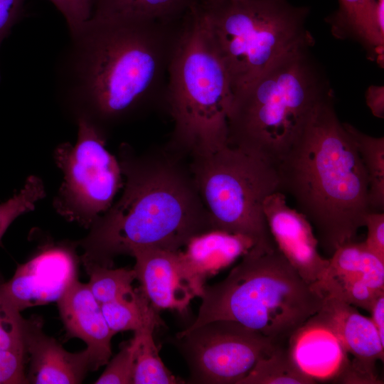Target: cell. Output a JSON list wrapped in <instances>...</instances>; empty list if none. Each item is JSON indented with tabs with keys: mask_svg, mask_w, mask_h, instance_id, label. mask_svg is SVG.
Masks as SVG:
<instances>
[{
	"mask_svg": "<svg viewBox=\"0 0 384 384\" xmlns=\"http://www.w3.org/2000/svg\"><path fill=\"white\" fill-rule=\"evenodd\" d=\"M120 165L126 176L122 196L78 242L85 269L111 267L116 257L140 248L180 250L192 238L215 229L191 174L176 164L128 157Z\"/></svg>",
	"mask_w": 384,
	"mask_h": 384,
	"instance_id": "cell-1",
	"label": "cell"
},
{
	"mask_svg": "<svg viewBox=\"0 0 384 384\" xmlns=\"http://www.w3.org/2000/svg\"><path fill=\"white\" fill-rule=\"evenodd\" d=\"M23 343L30 366L27 383H80L91 369L86 349L67 351L55 338L43 331V321L36 316L24 320Z\"/></svg>",
	"mask_w": 384,
	"mask_h": 384,
	"instance_id": "cell-15",
	"label": "cell"
},
{
	"mask_svg": "<svg viewBox=\"0 0 384 384\" xmlns=\"http://www.w3.org/2000/svg\"><path fill=\"white\" fill-rule=\"evenodd\" d=\"M329 261L324 273L357 279L376 291H384V261L363 242L353 240L341 245Z\"/></svg>",
	"mask_w": 384,
	"mask_h": 384,
	"instance_id": "cell-21",
	"label": "cell"
},
{
	"mask_svg": "<svg viewBox=\"0 0 384 384\" xmlns=\"http://www.w3.org/2000/svg\"><path fill=\"white\" fill-rule=\"evenodd\" d=\"M26 358L23 351L0 349V384L27 383Z\"/></svg>",
	"mask_w": 384,
	"mask_h": 384,
	"instance_id": "cell-31",
	"label": "cell"
},
{
	"mask_svg": "<svg viewBox=\"0 0 384 384\" xmlns=\"http://www.w3.org/2000/svg\"><path fill=\"white\" fill-rule=\"evenodd\" d=\"M173 342L188 367V383L196 384H238L260 358L284 343L225 319L185 329Z\"/></svg>",
	"mask_w": 384,
	"mask_h": 384,
	"instance_id": "cell-10",
	"label": "cell"
},
{
	"mask_svg": "<svg viewBox=\"0 0 384 384\" xmlns=\"http://www.w3.org/2000/svg\"><path fill=\"white\" fill-rule=\"evenodd\" d=\"M366 104L372 114L378 118L384 117L383 86L371 85L366 93Z\"/></svg>",
	"mask_w": 384,
	"mask_h": 384,
	"instance_id": "cell-34",
	"label": "cell"
},
{
	"mask_svg": "<svg viewBox=\"0 0 384 384\" xmlns=\"http://www.w3.org/2000/svg\"><path fill=\"white\" fill-rule=\"evenodd\" d=\"M200 298L198 316L186 330L232 320L279 342L288 341L324 302L277 247L258 246L245 253L223 280L205 284Z\"/></svg>",
	"mask_w": 384,
	"mask_h": 384,
	"instance_id": "cell-5",
	"label": "cell"
},
{
	"mask_svg": "<svg viewBox=\"0 0 384 384\" xmlns=\"http://www.w3.org/2000/svg\"><path fill=\"white\" fill-rule=\"evenodd\" d=\"M106 322L115 334L125 331H139L146 326L162 324L157 310L142 291L135 289L130 295L100 304Z\"/></svg>",
	"mask_w": 384,
	"mask_h": 384,
	"instance_id": "cell-22",
	"label": "cell"
},
{
	"mask_svg": "<svg viewBox=\"0 0 384 384\" xmlns=\"http://www.w3.org/2000/svg\"><path fill=\"white\" fill-rule=\"evenodd\" d=\"M233 94L198 1L183 18L163 100L174 122L173 143L192 156L228 144Z\"/></svg>",
	"mask_w": 384,
	"mask_h": 384,
	"instance_id": "cell-6",
	"label": "cell"
},
{
	"mask_svg": "<svg viewBox=\"0 0 384 384\" xmlns=\"http://www.w3.org/2000/svg\"><path fill=\"white\" fill-rule=\"evenodd\" d=\"M183 19L90 18L73 38L76 90L91 114L111 122L163 100Z\"/></svg>",
	"mask_w": 384,
	"mask_h": 384,
	"instance_id": "cell-3",
	"label": "cell"
},
{
	"mask_svg": "<svg viewBox=\"0 0 384 384\" xmlns=\"http://www.w3.org/2000/svg\"><path fill=\"white\" fill-rule=\"evenodd\" d=\"M26 0H0V45L18 20Z\"/></svg>",
	"mask_w": 384,
	"mask_h": 384,
	"instance_id": "cell-33",
	"label": "cell"
},
{
	"mask_svg": "<svg viewBox=\"0 0 384 384\" xmlns=\"http://www.w3.org/2000/svg\"><path fill=\"white\" fill-rule=\"evenodd\" d=\"M131 256L140 289L157 311L183 312L194 297L202 295L205 280L191 269L182 251L145 247Z\"/></svg>",
	"mask_w": 384,
	"mask_h": 384,
	"instance_id": "cell-12",
	"label": "cell"
},
{
	"mask_svg": "<svg viewBox=\"0 0 384 384\" xmlns=\"http://www.w3.org/2000/svg\"><path fill=\"white\" fill-rule=\"evenodd\" d=\"M233 94L289 51L314 45L309 8L288 0H198Z\"/></svg>",
	"mask_w": 384,
	"mask_h": 384,
	"instance_id": "cell-7",
	"label": "cell"
},
{
	"mask_svg": "<svg viewBox=\"0 0 384 384\" xmlns=\"http://www.w3.org/2000/svg\"><path fill=\"white\" fill-rule=\"evenodd\" d=\"M310 47L284 54L233 95L228 144L276 166L321 104L334 96Z\"/></svg>",
	"mask_w": 384,
	"mask_h": 384,
	"instance_id": "cell-4",
	"label": "cell"
},
{
	"mask_svg": "<svg viewBox=\"0 0 384 384\" xmlns=\"http://www.w3.org/2000/svg\"><path fill=\"white\" fill-rule=\"evenodd\" d=\"M75 246L63 243L43 246L5 282V292L20 311L57 302L77 279Z\"/></svg>",
	"mask_w": 384,
	"mask_h": 384,
	"instance_id": "cell-11",
	"label": "cell"
},
{
	"mask_svg": "<svg viewBox=\"0 0 384 384\" xmlns=\"http://www.w3.org/2000/svg\"><path fill=\"white\" fill-rule=\"evenodd\" d=\"M263 211L277 249L309 284L316 282L329 261L318 251V240L310 222L288 206L286 195L280 191L265 198Z\"/></svg>",
	"mask_w": 384,
	"mask_h": 384,
	"instance_id": "cell-14",
	"label": "cell"
},
{
	"mask_svg": "<svg viewBox=\"0 0 384 384\" xmlns=\"http://www.w3.org/2000/svg\"><path fill=\"white\" fill-rule=\"evenodd\" d=\"M155 328V326L149 325L135 331L139 335V341L136 351L132 383H183L162 362L153 338Z\"/></svg>",
	"mask_w": 384,
	"mask_h": 384,
	"instance_id": "cell-25",
	"label": "cell"
},
{
	"mask_svg": "<svg viewBox=\"0 0 384 384\" xmlns=\"http://www.w3.org/2000/svg\"><path fill=\"white\" fill-rule=\"evenodd\" d=\"M5 282L0 273V349L25 352L23 343L25 319L7 297Z\"/></svg>",
	"mask_w": 384,
	"mask_h": 384,
	"instance_id": "cell-28",
	"label": "cell"
},
{
	"mask_svg": "<svg viewBox=\"0 0 384 384\" xmlns=\"http://www.w3.org/2000/svg\"><path fill=\"white\" fill-rule=\"evenodd\" d=\"M364 226L367 228V236L363 243L373 253L384 261V213L369 212Z\"/></svg>",
	"mask_w": 384,
	"mask_h": 384,
	"instance_id": "cell-32",
	"label": "cell"
},
{
	"mask_svg": "<svg viewBox=\"0 0 384 384\" xmlns=\"http://www.w3.org/2000/svg\"><path fill=\"white\" fill-rule=\"evenodd\" d=\"M343 124L355 143L366 173L370 209L383 212L384 138L370 136L347 122Z\"/></svg>",
	"mask_w": 384,
	"mask_h": 384,
	"instance_id": "cell-23",
	"label": "cell"
},
{
	"mask_svg": "<svg viewBox=\"0 0 384 384\" xmlns=\"http://www.w3.org/2000/svg\"><path fill=\"white\" fill-rule=\"evenodd\" d=\"M86 271L90 276L87 285L100 304L122 299L135 290L132 286L136 279L134 269L95 266Z\"/></svg>",
	"mask_w": 384,
	"mask_h": 384,
	"instance_id": "cell-26",
	"label": "cell"
},
{
	"mask_svg": "<svg viewBox=\"0 0 384 384\" xmlns=\"http://www.w3.org/2000/svg\"><path fill=\"white\" fill-rule=\"evenodd\" d=\"M134 333V337L124 343L119 352L108 361L107 368L95 383H132L136 351L139 341L138 332Z\"/></svg>",
	"mask_w": 384,
	"mask_h": 384,
	"instance_id": "cell-29",
	"label": "cell"
},
{
	"mask_svg": "<svg viewBox=\"0 0 384 384\" xmlns=\"http://www.w3.org/2000/svg\"><path fill=\"white\" fill-rule=\"evenodd\" d=\"M275 167L279 191L292 198L326 254L355 240L371 211L368 179L355 143L336 114L334 96L321 104Z\"/></svg>",
	"mask_w": 384,
	"mask_h": 384,
	"instance_id": "cell-2",
	"label": "cell"
},
{
	"mask_svg": "<svg viewBox=\"0 0 384 384\" xmlns=\"http://www.w3.org/2000/svg\"><path fill=\"white\" fill-rule=\"evenodd\" d=\"M255 243L250 238L213 229L192 238L183 257L191 269L206 280L242 257Z\"/></svg>",
	"mask_w": 384,
	"mask_h": 384,
	"instance_id": "cell-18",
	"label": "cell"
},
{
	"mask_svg": "<svg viewBox=\"0 0 384 384\" xmlns=\"http://www.w3.org/2000/svg\"><path fill=\"white\" fill-rule=\"evenodd\" d=\"M369 312L371 314L370 319L380 338L384 343V292L375 299Z\"/></svg>",
	"mask_w": 384,
	"mask_h": 384,
	"instance_id": "cell-35",
	"label": "cell"
},
{
	"mask_svg": "<svg viewBox=\"0 0 384 384\" xmlns=\"http://www.w3.org/2000/svg\"><path fill=\"white\" fill-rule=\"evenodd\" d=\"M66 20L72 36L77 35L92 16L93 0H49Z\"/></svg>",
	"mask_w": 384,
	"mask_h": 384,
	"instance_id": "cell-30",
	"label": "cell"
},
{
	"mask_svg": "<svg viewBox=\"0 0 384 384\" xmlns=\"http://www.w3.org/2000/svg\"><path fill=\"white\" fill-rule=\"evenodd\" d=\"M45 192L42 180L30 176L18 193L0 203V242L12 223L20 215L33 210L36 203L45 196Z\"/></svg>",
	"mask_w": 384,
	"mask_h": 384,
	"instance_id": "cell-27",
	"label": "cell"
},
{
	"mask_svg": "<svg viewBox=\"0 0 384 384\" xmlns=\"http://www.w3.org/2000/svg\"><path fill=\"white\" fill-rule=\"evenodd\" d=\"M63 181L54 198L57 212L68 220L90 228L112 205L122 186V168L105 147L93 120L78 118L76 143L60 144L55 150Z\"/></svg>",
	"mask_w": 384,
	"mask_h": 384,
	"instance_id": "cell-9",
	"label": "cell"
},
{
	"mask_svg": "<svg viewBox=\"0 0 384 384\" xmlns=\"http://www.w3.org/2000/svg\"><path fill=\"white\" fill-rule=\"evenodd\" d=\"M197 1L93 0L91 18L176 23L184 18Z\"/></svg>",
	"mask_w": 384,
	"mask_h": 384,
	"instance_id": "cell-20",
	"label": "cell"
},
{
	"mask_svg": "<svg viewBox=\"0 0 384 384\" xmlns=\"http://www.w3.org/2000/svg\"><path fill=\"white\" fill-rule=\"evenodd\" d=\"M376 9L377 0H338V9L327 21L336 38L358 41L369 58L381 65L384 34L378 24Z\"/></svg>",
	"mask_w": 384,
	"mask_h": 384,
	"instance_id": "cell-19",
	"label": "cell"
},
{
	"mask_svg": "<svg viewBox=\"0 0 384 384\" xmlns=\"http://www.w3.org/2000/svg\"><path fill=\"white\" fill-rule=\"evenodd\" d=\"M376 15L380 31L384 34V0H377Z\"/></svg>",
	"mask_w": 384,
	"mask_h": 384,
	"instance_id": "cell-36",
	"label": "cell"
},
{
	"mask_svg": "<svg viewBox=\"0 0 384 384\" xmlns=\"http://www.w3.org/2000/svg\"><path fill=\"white\" fill-rule=\"evenodd\" d=\"M57 302L68 334L86 343L91 369L95 370L107 364L111 357V340L114 334L87 284L76 279Z\"/></svg>",
	"mask_w": 384,
	"mask_h": 384,
	"instance_id": "cell-17",
	"label": "cell"
},
{
	"mask_svg": "<svg viewBox=\"0 0 384 384\" xmlns=\"http://www.w3.org/2000/svg\"><path fill=\"white\" fill-rule=\"evenodd\" d=\"M318 314L339 338L350 363L337 383L378 384L376 363L383 361L384 343L370 317L361 314L356 307L334 298L324 299Z\"/></svg>",
	"mask_w": 384,
	"mask_h": 384,
	"instance_id": "cell-13",
	"label": "cell"
},
{
	"mask_svg": "<svg viewBox=\"0 0 384 384\" xmlns=\"http://www.w3.org/2000/svg\"><path fill=\"white\" fill-rule=\"evenodd\" d=\"M288 347L299 369L315 381H334L350 358L332 328L318 312L289 338Z\"/></svg>",
	"mask_w": 384,
	"mask_h": 384,
	"instance_id": "cell-16",
	"label": "cell"
},
{
	"mask_svg": "<svg viewBox=\"0 0 384 384\" xmlns=\"http://www.w3.org/2000/svg\"><path fill=\"white\" fill-rule=\"evenodd\" d=\"M288 341L277 346L270 355L260 358L238 384H312L294 361Z\"/></svg>",
	"mask_w": 384,
	"mask_h": 384,
	"instance_id": "cell-24",
	"label": "cell"
},
{
	"mask_svg": "<svg viewBox=\"0 0 384 384\" xmlns=\"http://www.w3.org/2000/svg\"><path fill=\"white\" fill-rule=\"evenodd\" d=\"M191 174L215 229L245 235L254 246L276 247L263 211L265 198L279 191L274 165L226 144L193 156Z\"/></svg>",
	"mask_w": 384,
	"mask_h": 384,
	"instance_id": "cell-8",
	"label": "cell"
}]
</instances>
